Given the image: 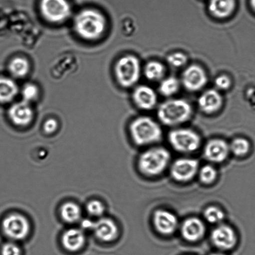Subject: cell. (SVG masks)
Wrapping results in <instances>:
<instances>
[{"mask_svg":"<svg viewBox=\"0 0 255 255\" xmlns=\"http://www.w3.org/2000/svg\"><path fill=\"white\" fill-rule=\"evenodd\" d=\"M193 109L185 99H172L162 102L157 109L159 121L167 127H176L191 119Z\"/></svg>","mask_w":255,"mask_h":255,"instance_id":"obj_1","label":"cell"},{"mask_svg":"<svg viewBox=\"0 0 255 255\" xmlns=\"http://www.w3.org/2000/svg\"><path fill=\"white\" fill-rule=\"evenodd\" d=\"M74 28L82 38L93 41L104 33L106 20L101 12L92 9L82 10L74 19Z\"/></svg>","mask_w":255,"mask_h":255,"instance_id":"obj_2","label":"cell"},{"mask_svg":"<svg viewBox=\"0 0 255 255\" xmlns=\"http://www.w3.org/2000/svg\"><path fill=\"white\" fill-rule=\"evenodd\" d=\"M129 129L132 139L139 146L156 143L163 134L160 125L149 117H137L131 122Z\"/></svg>","mask_w":255,"mask_h":255,"instance_id":"obj_3","label":"cell"},{"mask_svg":"<svg viewBox=\"0 0 255 255\" xmlns=\"http://www.w3.org/2000/svg\"><path fill=\"white\" fill-rule=\"evenodd\" d=\"M171 159V155L165 147H152L142 152L140 156L139 169L146 176H158L168 167Z\"/></svg>","mask_w":255,"mask_h":255,"instance_id":"obj_4","label":"cell"},{"mask_svg":"<svg viewBox=\"0 0 255 255\" xmlns=\"http://www.w3.org/2000/svg\"><path fill=\"white\" fill-rule=\"evenodd\" d=\"M117 82L124 88L133 87L141 76V64L134 55H126L120 58L115 66Z\"/></svg>","mask_w":255,"mask_h":255,"instance_id":"obj_5","label":"cell"},{"mask_svg":"<svg viewBox=\"0 0 255 255\" xmlns=\"http://www.w3.org/2000/svg\"><path fill=\"white\" fill-rule=\"evenodd\" d=\"M170 144L176 151L182 153L196 151L201 144V137L196 131L190 128H176L169 132Z\"/></svg>","mask_w":255,"mask_h":255,"instance_id":"obj_6","label":"cell"},{"mask_svg":"<svg viewBox=\"0 0 255 255\" xmlns=\"http://www.w3.org/2000/svg\"><path fill=\"white\" fill-rule=\"evenodd\" d=\"M2 233L12 241L26 239L30 232V224L26 217L18 214H11L4 217L1 224Z\"/></svg>","mask_w":255,"mask_h":255,"instance_id":"obj_7","label":"cell"},{"mask_svg":"<svg viewBox=\"0 0 255 255\" xmlns=\"http://www.w3.org/2000/svg\"><path fill=\"white\" fill-rule=\"evenodd\" d=\"M40 9L44 18L54 23L65 21L71 13L67 0H41Z\"/></svg>","mask_w":255,"mask_h":255,"instance_id":"obj_8","label":"cell"},{"mask_svg":"<svg viewBox=\"0 0 255 255\" xmlns=\"http://www.w3.org/2000/svg\"><path fill=\"white\" fill-rule=\"evenodd\" d=\"M208 82L206 71L198 64L187 67L182 72L181 83L189 92H198L204 89Z\"/></svg>","mask_w":255,"mask_h":255,"instance_id":"obj_9","label":"cell"},{"mask_svg":"<svg viewBox=\"0 0 255 255\" xmlns=\"http://www.w3.org/2000/svg\"><path fill=\"white\" fill-rule=\"evenodd\" d=\"M199 164L198 161L193 158H179L172 164L171 172L172 177L179 182L191 181L198 173Z\"/></svg>","mask_w":255,"mask_h":255,"instance_id":"obj_10","label":"cell"},{"mask_svg":"<svg viewBox=\"0 0 255 255\" xmlns=\"http://www.w3.org/2000/svg\"><path fill=\"white\" fill-rule=\"evenodd\" d=\"M211 241L217 249L221 251H229L236 246L237 235L232 227L219 224L212 232Z\"/></svg>","mask_w":255,"mask_h":255,"instance_id":"obj_11","label":"cell"},{"mask_svg":"<svg viewBox=\"0 0 255 255\" xmlns=\"http://www.w3.org/2000/svg\"><path fill=\"white\" fill-rule=\"evenodd\" d=\"M153 223L156 231L164 236L174 234L179 227V221L176 215L162 209L154 212Z\"/></svg>","mask_w":255,"mask_h":255,"instance_id":"obj_12","label":"cell"},{"mask_svg":"<svg viewBox=\"0 0 255 255\" xmlns=\"http://www.w3.org/2000/svg\"><path fill=\"white\" fill-rule=\"evenodd\" d=\"M134 103L142 111H152L156 107L158 97L151 87L141 85L135 88L132 93Z\"/></svg>","mask_w":255,"mask_h":255,"instance_id":"obj_13","label":"cell"},{"mask_svg":"<svg viewBox=\"0 0 255 255\" xmlns=\"http://www.w3.org/2000/svg\"><path fill=\"white\" fill-rule=\"evenodd\" d=\"M229 144L222 139H213L207 142L204 149L205 158L214 163L222 162L228 157Z\"/></svg>","mask_w":255,"mask_h":255,"instance_id":"obj_14","label":"cell"},{"mask_svg":"<svg viewBox=\"0 0 255 255\" xmlns=\"http://www.w3.org/2000/svg\"><path fill=\"white\" fill-rule=\"evenodd\" d=\"M224 99L217 89H208L201 94L198 99L199 108L203 113L212 115L217 113L223 106Z\"/></svg>","mask_w":255,"mask_h":255,"instance_id":"obj_15","label":"cell"},{"mask_svg":"<svg viewBox=\"0 0 255 255\" xmlns=\"http://www.w3.org/2000/svg\"><path fill=\"white\" fill-rule=\"evenodd\" d=\"M181 234L186 241L196 242L203 238L206 227L202 220L191 217L186 220L181 226Z\"/></svg>","mask_w":255,"mask_h":255,"instance_id":"obj_16","label":"cell"},{"mask_svg":"<svg viewBox=\"0 0 255 255\" xmlns=\"http://www.w3.org/2000/svg\"><path fill=\"white\" fill-rule=\"evenodd\" d=\"M8 116L11 121L17 126L24 127L31 123L33 112L29 103L25 101L17 102L10 107Z\"/></svg>","mask_w":255,"mask_h":255,"instance_id":"obj_17","label":"cell"},{"mask_svg":"<svg viewBox=\"0 0 255 255\" xmlns=\"http://www.w3.org/2000/svg\"><path fill=\"white\" fill-rule=\"evenodd\" d=\"M237 0H208V11L219 19L229 18L236 11Z\"/></svg>","mask_w":255,"mask_h":255,"instance_id":"obj_18","label":"cell"},{"mask_svg":"<svg viewBox=\"0 0 255 255\" xmlns=\"http://www.w3.org/2000/svg\"><path fill=\"white\" fill-rule=\"evenodd\" d=\"M93 231L97 239L105 242L114 241L119 233L116 224L109 218H101L95 222Z\"/></svg>","mask_w":255,"mask_h":255,"instance_id":"obj_19","label":"cell"},{"mask_svg":"<svg viewBox=\"0 0 255 255\" xmlns=\"http://www.w3.org/2000/svg\"><path fill=\"white\" fill-rule=\"evenodd\" d=\"M86 243V237L80 229H70L62 235V244L67 251H79Z\"/></svg>","mask_w":255,"mask_h":255,"instance_id":"obj_20","label":"cell"},{"mask_svg":"<svg viewBox=\"0 0 255 255\" xmlns=\"http://www.w3.org/2000/svg\"><path fill=\"white\" fill-rule=\"evenodd\" d=\"M18 87L8 77H0V103H8L16 97Z\"/></svg>","mask_w":255,"mask_h":255,"instance_id":"obj_21","label":"cell"},{"mask_svg":"<svg viewBox=\"0 0 255 255\" xmlns=\"http://www.w3.org/2000/svg\"><path fill=\"white\" fill-rule=\"evenodd\" d=\"M166 73V67L158 61H149L144 67V76L150 81H161L164 78Z\"/></svg>","mask_w":255,"mask_h":255,"instance_id":"obj_22","label":"cell"},{"mask_svg":"<svg viewBox=\"0 0 255 255\" xmlns=\"http://www.w3.org/2000/svg\"><path fill=\"white\" fill-rule=\"evenodd\" d=\"M60 212L62 219L67 223H76L81 219V208L73 202H67L62 205Z\"/></svg>","mask_w":255,"mask_h":255,"instance_id":"obj_23","label":"cell"},{"mask_svg":"<svg viewBox=\"0 0 255 255\" xmlns=\"http://www.w3.org/2000/svg\"><path fill=\"white\" fill-rule=\"evenodd\" d=\"M181 87V81L175 77L164 78L161 81L159 91L162 96L171 97L178 93Z\"/></svg>","mask_w":255,"mask_h":255,"instance_id":"obj_24","label":"cell"},{"mask_svg":"<svg viewBox=\"0 0 255 255\" xmlns=\"http://www.w3.org/2000/svg\"><path fill=\"white\" fill-rule=\"evenodd\" d=\"M29 71V62L22 57H16L10 62L9 71L12 76L16 78H22L26 76Z\"/></svg>","mask_w":255,"mask_h":255,"instance_id":"obj_25","label":"cell"},{"mask_svg":"<svg viewBox=\"0 0 255 255\" xmlns=\"http://www.w3.org/2000/svg\"><path fill=\"white\" fill-rule=\"evenodd\" d=\"M230 151L237 156H244L249 153L251 143L247 139L237 137L229 144Z\"/></svg>","mask_w":255,"mask_h":255,"instance_id":"obj_26","label":"cell"},{"mask_svg":"<svg viewBox=\"0 0 255 255\" xmlns=\"http://www.w3.org/2000/svg\"><path fill=\"white\" fill-rule=\"evenodd\" d=\"M204 217L209 223L219 225L224 221L225 214L219 207L210 206L205 210Z\"/></svg>","mask_w":255,"mask_h":255,"instance_id":"obj_27","label":"cell"},{"mask_svg":"<svg viewBox=\"0 0 255 255\" xmlns=\"http://www.w3.org/2000/svg\"><path fill=\"white\" fill-rule=\"evenodd\" d=\"M199 179L202 183L211 184L216 181L217 171L211 165H206L199 170Z\"/></svg>","mask_w":255,"mask_h":255,"instance_id":"obj_28","label":"cell"},{"mask_svg":"<svg viewBox=\"0 0 255 255\" xmlns=\"http://www.w3.org/2000/svg\"><path fill=\"white\" fill-rule=\"evenodd\" d=\"M189 59L186 54L181 52H173L167 57V63L175 69L181 68L187 64Z\"/></svg>","mask_w":255,"mask_h":255,"instance_id":"obj_29","label":"cell"},{"mask_svg":"<svg viewBox=\"0 0 255 255\" xmlns=\"http://www.w3.org/2000/svg\"><path fill=\"white\" fill-rule=\"evenodd\" d=\"M86 209L87 212L92 217H101L105 212L104 204L97 200L90 201L87 205Z\"/></svg>","mask_w":255,"mask_h":255,"instance_id":"obj_30","label":"cell"},{"mask_svg":"<svg viewBox=\"0 0 255 255\" xmlns=\"http://www.w3.org/2000/svg\"><path fill=\"white\" fill-rule=\"evenodd\" d=\"M21 94L23 101L29 103V102L34 101L36 98L37 94H38V89L34 84H26L22 88Z\"/></svg>","mask_w":255,"mask_h":255,"instance_id":"obj_31","label":"cell"},{"mask_svg":"<svg viewBox=\"0 0 255 255\" xmlns=\"http://www.w3.org/2000/svg\"><path fill=\"white\" fill-rule=\"evenodd\" d=\"M0 255H21V251L14 242H7L2 245Z\"/></svg>","mask_w":255,"mask_h":255,"instance_id":"obj_32","label":"cell"},{"mask_svg":"<svg viewBox=\"0 0 255 255\" xmlns=\"http://www.w3.org/2000/svg\"><path fill=\"white\" fill-rule=\"evenodd\" d=\"M214 82L215 86L218 91H228L232 84L231 77L227 74L220 75L215 79Z\"/></svg>","mask_w":255,"mask_h":255,"instance_id":"obj_33","label":"cell"},{"mask_svg":"<svg viewBox=\"0 0 255 255\" xmlns=\"http://www.w3.org/2000/svg\"><path fill=\"white\" fill-rule=\"evenodd\" d=\"M58 124L56 120L54 119H49L45 122L44 125V131L47 134H51L54 132L57 128Z\"/></svg>","mask_w":255,"mask_h":255,"instance_id":"obj_34","label":"cell"},{"mask_svg":"<svg viewBox=\"0 0 255 255\" xmlns=\"http://www.w3.org/2000/svg\"><path fill=\"white\" fill-rule=\"evenodd\" d=\"M95 222L90 221L89 219H85L81 222L82 231H93Z\"/></svg>","mask_w":255,"mask_h":255,"instance_id":"obj_35","label":"cell"},{"mask_svg":"<svg viewBox=\"0 0 255 255\" xmlns=\"http://www.w3.org/2000/svg\"><path fill=\"white\" fill-rule=\"evenodd\" d=\"M250 4H251L252 8L255 11V0H250Z\"/></svg>","mask_w":255,"mask_h":255,"instance_id":"obj_36","label":"cell"},{"mask_svg":"<svg viewBox=\"0 0 255 255\" xmlns=\"http://www.w3.org/2000/svg\"><path fill=\"white\" fill-rule=\"evenodd\" d=\"M210 255H224V254H221V253H214V254H212Z\"/></svg>","mask_w":255,"mask_h":255,"instance_id":"obj_37","label":"cell"}]
</instances>
